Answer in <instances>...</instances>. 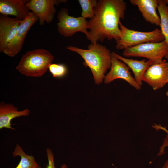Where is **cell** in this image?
Here are the masks:
<instances>
[{
    "mask_svg": "<svg viewBox=\"0 0 168 168\" xmlns=\"http://www.w3.org/2000/svg\"><path fill=\"white\" fill-rule=\"evenodd\" d=\"M30 113L28 109L19 111L12 104L2 102L0 103V129L4 128L14 130L11 126L12 120L16 117L28 116Z\"/></svg>",
    "mask_w": 168,
    "mask_h": 168,
    "instance_id": "5bb4252c",
    "label": "cell"
},
{
    "mask_svg": "<svg viewBox=\"0 0 168 168\" xmlns=\"http://www.w3.org/2000/svg\"><path fill=\"white\" fill-rule=\"evenodd\" d=\"M157 9L161 20V30L168 47V7L165 0H158ZM165 57L168 60V51Z\"/></svg>",
    "mask_w": 168,
    "mask_h": 168,
    "instance_id": "2e32d148",
    "label": "cell"
},
{
    "mask_svg": "<svg viewBox=\"0 0 168 168\" xmlns=\"http://www.w3.org/2000/svg\"><path fill=\"white\" fill-rule=\"evenodd\" d=\"M165 2L166 4L167 5L168 7V0H165Z\"/></svg>",
    "mask_w": 168,
    "mask_h": 168,
    "instance_id": "603a6c76",
    "label": "cell"
},
{
    "mask_svg": "<svg viewBox=\"0 0 168 168\" xmlns=\"http://www.w3.org/2000/svg\"><path fill=\"white\" fill-rule=\"evenodd\" d=\"M155 125L154 126V127L155 128L158 129H161L166 133L168 134V130L166 129L165 127H163L159 125H157L156 124H155Z\"/></svg>",
    "mask_w": 168,
    "mask_h": 168,
    "instance_id": "7402d4cb",
    "label": "cell"
},
{
    "mask_svg": "<svg viewBox=\"0 0 168 168\" xmlns=\"http://www.w3.org/2000/svg\"><path fill=\"white\" fill-rule=\"evenodd\" d=\"M168 47L164 40L159 42H147L126 48L123 54L125 57L146 58L152 64L161 63L167 54Z\"/></svg>",
    "mask_w": 168,
    "mask_h": 168,
    "instance_id": "5b68a950",
    "label": "cell"
},
{
    "mask_svg": "<svg viewBox=\"0 0 168 168\" xmlns=\"http://www.w3.org/2000/svg\"><path fill=\"white\" fill-rule=\"evenodd\" d=\"M130 69L125 63L111 56L110 70L105 76L104 83L109 84L115 79H120L125 80L136 89H140L141 86L131 75Z\"/></svg>",
    "mask_w": 168,
    "mask_h": 168,
    "instance_id": "8fae6325",
    "label": "cell"
},
{
    "mask_svg": "<svg viewBox=\"0 0 168 168\" xmlns=\"http://www.w3.org/2000/svg\"><path fill=\"white\" fill-rule=\"evenodd\" d=\"M38 20L37 16L31 12L25 19L21 21L15 37L5 54L14 57L21 51L29 31Z\"/></svg>",
    "mask_w": 168,
    "mask_h": 168,
    "instance_id": "9c48e42d",
    "label": "cell"
},
{
    "mask_svg": "<svg viewBox=\"0 0 168 168\" xmlns=\"http://www.w3.org/2000/svg\"><path fill=\"white\" fill-rule=\"evenodd\" d=\"M37 168H41L39 166Z\"/></svg>",
    "mask_w": 168,
    "mask_h": 168,
    "instance_id": "d4e9b609",
    "label": "cell"
},
{
    "mask_svg": "<svg viewBox=\"0 0 168 168\" xmlns=\"http://www.w3.org/2000/svg\"><path fill=\"white\" fill-rule=\"evenodd\" d=\"M28 0H0V13L1 15L14 16L22 21L31 12L27 7Z\"/></svg>",
    "mask_w": 168,
    "mask_h": 168,
    "instance_id": "7c38bea8",
    "label": "cell"
},
{
    "mask_svg": "<svg viewBox=\"0 0 168 168\" xmlns=\"http://www.w3.org/2000/svg\"><path fill=\"white\" fill-rule=\"evenodd\" d=\"M111 56L125 63L132 71L134 79L137 83L141 86L142 84V78L144 74L151 63L145 60H138L127 58L114 52L111 53Z\"/></svg>",
    "mask_w": 168,
    "mask_h": 168,
    "instance_id": "9a60e30c",
    "label": "cell"
},
{
    "mask_svg": "<svg viewBox=\"0 0 168 168\" xmlns=\"http://www.w3.org/2000/svg\"><path fill=\"white\" fill-rule=\"evenodd\" d=\"M54 59L51 53L45 49L28 51L23 55L16 69L27 76L41 77L46 72Z\"/></svg>",
    "mask_w": 168,
    "mask_h": 168,
    "instance_id": "3957f363",
    "label": "cell"
},
{
    "mask_svg": "<svg viewBox=\"0 0 168 168\" xmlns=\"http://www.w3.org/2000/svg\"><path fill=\"white\" fill-rule=\"evenodd\" d=\"M12 154L14 157L19 156L21 158L16 168H37L39 166L34 157L26 154L19 144L16 145Z\"/></svg>",
    "mask_w": 168,
    "mask_h": 168,
    "instance_id": "e0dca14e",
    "label": "cell"
},
{
    "mask_svg": "<svg viewBox=\"0 0 168 168\" xmlns=\"http://www.w3.org/2000/svg\"><path fill=\"white\" fill-rule=\"evenodd\" d=\"M66 0H30L27 4V7L37 17L39 24L43 25L45 22L51 23L54 19L56 12L55 6H58Z\"/></svg>",
    "mask_w": 168,
    "mask_h": 168,
    "instance_id": "52a82bcc",
    "label": "cell"
},
{
    "mask_svg": "<svg viewBox=\"0 0 168 168\" xmlns=\"http://www.w3.org/2000/svg\"><path fill=\"white\" fill-rule=\"evenodd\" d=\"M46 154L48 161V164L46 168H55L54 160V155L52 150L49 148L46 150ZM60 168H67L65 164H63Z\"/></svg>",
    "mask_w": 168,
    "mask_h": 168,
    "instance_id": "ffe728a7",
    "label": "cell"
},
{
    "mask_svg": "<svg viewBox=\"0 0 168 168\" xmlns=\"http://www.w3.org/2000/svg\"><path fill=\"white\" fill-rule=\"evenodd\" d=\"M57 23L58 32L65 37L72 36L76 33L81 32L86 36L89 29V21L81 16L75 17L70 16L68 10L65 8L61 9L58 13Z\"/></svg>",
    "mask_w": 168,
    "mask_h": 168,
    "instance_id": "8992f818",
    "label": "cell"
},
{
    "mask_svg": "<svg viewBox=\"0 0 168 168\" xmlns=\"http://www.w3.org/2000/svg\"><path fill=\"white\" fill-rule=\"evenodd\" d=\"M142 81L154 90L162 88L168 83V63L163 60L150 65L144 74Z\"/></svg>",
    "mask_w": 168,
    "mask_h": 168,
    "instance_id": "ba28073f",
    "label": "cell"
},
{
    "mask_svg": "<svg viewBox=\"0 0 168 168\" xmlns=\"http://www.w3.org/2000/svg\"><path fill=\"white\" fill-rule=\"evenodd\" d=\"M21 20L1 15L0 16V51L5 53L13 41Z\"/></svg>",
    "mask_w": 168,
    "mask_h": 168,
    "instance_id": "30bf717a",
    "label": "cell"
},
{
    "mask_svg": "<svg viewBox=\"0 0 168 168\" xmlns=\"http://www.w3.org/2000/svg\"><path fill=\"white\" fill-rule=\"evenodd\" d=\"M121 36L116 41V47L119 50L138 45L147 42H159L164 40V37L161 30L156 28L149 32H141L130 29L119 24Z\"/></svg>",
    "mask_w": 168,
    "mask_h": 168,
    "instance_id": "277c9868",
    "label": "cell"
},
{
    "mask_svg": "<svg viewBox=\"0 0 168 168\" xmlns=\"http://www.w3.org/2000/svg\"><path fill=\"white\" fill-rule=\"evenodd\" d=\"M130 2L138 7L146 21L160 26L161 20L156 12L158 0H130Z\"/></svg>",
    "mask_w": 168,
    "mask_h": 168,
    "instance_id": "4fadbf2b",
    "label": "cell"
},
{
    "mask_svg": "<svg viewBox=\"0 0 168 168\" xmlns=\"http://www.w3.org/2000/svg\"><path fill=\"white\" fill-rule=\"evenodd\" d=\"M166 94L168 97V91L166 92Z\"/></svg>",
    "mask_w": 168,
    "mask_h": 168,
    "instance_id": "cb8c5ba5",
    "label": "cell"
},
{
    "mask_svg": "<svg viewBox=\"0 0 168 168\" xmlns=\"http://www.w3.org/2000/svg\"><path fill=\"white\" fill-rule=\"evenodd\" d=\"M166 146H168V134L167 137L164 139V143L161 149V151L159 152V155L162 154L163 149ZM163 168H168V160L164 164Z\"/></svg>",
    "mask_w": 168,
    "mask_h": 168,
    "instance_id": "44dd1931",
    "label": "cell"
},
{
    "mask_svg": "<svg viewBox=\"0 0 168 168\" xmlns=\"http://www.w3.org/2000/svg\"><path fill=\"white\" fill-rule=\"evenodd\" d=\"M82 9L81 16L85 19H92L94 16L95 8L98 1L97 0H79Z\"/></svg>",
    "mask_w": 168,
    "mask_h": 168,
    "instance_id": "ac0fdd59",
    "label": "cell"
},
{
    "mask_svg": "<svg viewBox=\"0 0 168 168\" xmlns=\"http://www.w3.org/2000/svg\"><path fill=\"white\" fill-rule=\"evenodd\" d=\"M127 5L123 0H100L95 8L94 18L89 21L86 36L92 44L105 39L118 40L121 36L119 24L125 16Z\"/></svg>",
    "mask_w": 168,
    "mask_h": 168,
    "instance_id": "6da1fadb",
    "label": "cell"
},
{
    "mask_svg": "<svg viewBox=\"0 0 168 168\" xmlns=\"http://www.w3.org/2000/svg\"><path fill=\"white\" fill-rule=\"evenodd\" d=\"M66 48L78 53L83 58L84 65L90 69L96 84L102 82L105 73L111 66V53L108 49L98 43L90 44L87 49L72 46H68Z\"/></svg>",
    "mask_w": 168,
    "mask_h": 168,
    "instance_id": "7a4b0ae2",
    "label": "cell"
},
{
    "mask_svg": "<svg viewBox=\"0 0 168 168\" xmlns=\"http://www.w3.org/2000/svg\"><path fill=\"white\" fill-rule=\"evenodd\" d=\"M49 69L54 77H61L66 75L67 68L66 66L62 64L52 63L49 66Z\"/></svg>",
    "mask_w": 168,
    "mask_h": 168,
    "instance_id": "d6986e66",
    "label": "cell"
}]
</instances>
